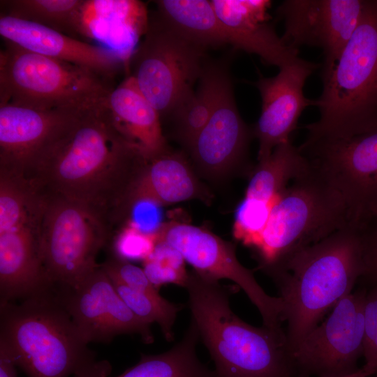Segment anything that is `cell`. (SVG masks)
Listing matches in <instances>:
<instances>
[{"label": "cell", "mask_w": 377, "mask_h": 377, "mask_svg": "<svg viewBox=\"0 0 377 377\" xmlns=\"http://www.w3.org/2000/svg\"><path fill=\"white\" fill-rule=\"evenodd\" d=\"M104 101L68 124L42 153L30 179L114 226L145 156L116 129Z\"/></svg>", "instance_id": "cell-1"}, {"label": "cell", "mask_w": 377, "mask_h": 377, "mask_svg": "<svg viewBox=\"0 0 377 377\" xmlns=\"http://www.w3.org/2000/svg\"><path fill=\"white\" fill-rule=\"evenodd\" d=\"M365 272L362 230L350 225L267 270L283 302L292 353Z\"/></svg>", "instance_id": "cell-2"}, {"label": "cell", "mask_w": 377, "mask_h": 377, "mask_svg": "<svg viewBox=\"0 0 377 377\" xmlns=\"http://www.w3.org/2000/svg\"><path fill=\"white\" fill-rule=\"evenodd\" d=\"M185 288L191 320L214 362L216 377H304L286 330L254 327L232 311L233 287L194 270Z\"/></svg>", "instance_id": "cell-3"}, {"label": "cell", "mask_w": 377, "mask_h": 377, "mask_svg": "<svg viewBox=\"0 0 377 377\" xmlns=\"http://www.w3.org/2000/svg\"><path fill=\"white\" fill-rule=\"evenodd\" d=\"M0 349L28 377H107L53 288L0 303Z\"/></svg>", "instance_id": "cell-4"}, {"label": "cell", "mask_w": 377, "mask_h": 377, "mask_svg": "<svg viewBox=\"0 0 377 377\" xmlns=\"http://www.w3.org/2000/svg\"><path fill=\"white\" fill-rule=\"evenodd\" d=\"M321 77L323 91L315 100L320 117L305 126L304 142L377 131V0H365L358 26Z\"/></svg>", "instance_id": "cell-5"}, {"label": "cell", "mask_w": 377, "mask_h": 377, "mask_svg": "<svg viewBox=\"0 0 377 377\" xmlns=\"http://www.w3.org/2000/svg\"><path fill=\"white\" fill-rule=\"evenodd\" d=\"M350 225L341 193L310 162L309 168L277 197L252 249L259 268L265 272L293 253Z\"/></svg>", "instance_id": "cell-6"}, {"label": "cell", "mask_w": 377, "mask_h": 377, "mask_svg": "<svg viewBox=\"0 0 377 377\" xmlns=\"http://www.w3.org/2000/svg\"><path fill=\"white\" fill-rule=\"evenodd\" d=\"M108 80L82 66L5 40L0 53V105L84 110L105 100Z\"/></svg>", "instance_id": "cell-7"}, {"label": "cell", "mask_w": 377, "mask_h": 377, "mask_svg": "<svg viewBox=\"0 0 377 377\" xmlns=\"http://www.w3.org/2000/svg\"><path fill=\"white\" fill-rule=\"evenodd\" d=\"M206 49L180 35L156 13L131 57L133 80L160 117L170 116L195 90L207 63Z\"/></svg>", "instance_id": "cell-8"}, {"label": "cell", "mask_w": 377, "mask_h": 377, "mask_svg": "<svg viewBox=\"0 0 377 377\" xmlns=\"http://www.w3.org/2000/svg\"><path fill=\"white\" fill-rule=\"evenodd\" d=\"M48 193L36 181L0 169V283L32 288L43 279L40 237Z\"/></svg>", "instance_id": "cell-9"}, {"label": "cell", "mask_w": 377, "mask_h": 377, "mask_svg": "<svg viewBox=\"0 0 377 377\" xmlns=\"http://www.w3.org/2000/svg\"><path fill=\"white\" fill-rule=\"evenodd\" d=\"M48 193L40 237V256L53 286H73L99 264L113 225L95 210Z\"/></svg>", "instance_id": "cell-10"}, {"label": "cell", "mask_w": 377, "mask_h": 377, "mask_svg": "<svg viewBox=\"0 0 377 377\" xmlns=\"http://www.w3.org/2000/svg\"><path fill=\"white\" fill-rule=\"evenodd\" d=\"M156 243H164L181 253L198 274L219 281H232L258 309L263 325L283 331V302L280 297L267 294L252 270L236 256L235 246L207 229L177 221L162 223L155 233Z\"/></svg>", "instance_id": "cell-11"}, {"label": "cell", "mask_w": 377, "mask_h": 377, "mask_svg": "<svg viewBox=\"0 0 377 377\" xmlns=\"http://www.w3.org/2000/svg\"><path fill=\"white\" fill-rule=\"evenodd\" d=\"M299 148L341 193L351 224L369 223L377 210V131Z\"/></svg>", "instance_id": "cell-12"}, {"label": "cell", "mask_w": 377, "mask_h": 377, "mask_svg": "<svg viewBox=\"0 0 377 377\" xmlns=\"http://www.w3.org/2000/svg\"><path fill=\"white\" fill-rule=\"evenodd\" d=\"M367 289L341 298L293 352L304 377H345L359 370L364 354Z\"/></svg>", "instance_id": "cell-13"}, {"label": "cell", "mask_w": 377, "mask_h": 377, "mask_svg": "<svg viewBox=\"0 0 377 377\" xmlns=\"http://www.w3.org/2000/svg\"><path fill=\"white\" fill-rule=\"evenodd\" d=\"M87 343H108L120 334H137L145 343L154 339L150 324L136 316L98 265L73 286H53Z\"/></svg>", "instance_id": "cell-14"}, {"label": "cell", "mask_w": 377, "mask_h": 377, "mask_svg": "<svg viewBox=\"0 0 377 377\" xmlns=\"http://www.w3.org/2000/svg\"><path fill=\"white\" fill-rule=\"evenodd\" d=\"M365 0H286L277 8L284 21L281 36L289 47L323 50V69L331 67L360 21Z\"/></svg>", "instance_id": "cell-15"}, {"label": "cell", "mask_w": 377, "mask_h": 377, "mask_svg": "<svg viewBox=\"0 0 377 377\" xmlns=\"http://www.w3.org/2000/svg\"><path fill=\"white\" fill-rule=\"evenodd\" d=\"M318 66L299 57L280 68L275 76H260L253 83L262 103L260 115L253 130L259 143L258 161L269 156L276 146L290 141L303 110L315 105L314 100L304 96L303 89Z\"/></svg>", "instance_id": "cell-16"}, {"label": "cell", "mask_w": 377, "mask_h": 377, "mask_svg": "<svg viewBox=\"0 0 377 377\" xmlns=\"http://www.w3.org/2000/svg\"><path fill=\"white\" fill-rule=\"evenodd\" d=\"M251 133L238 111L226 65L212 113L188 150L202 174L209 178H220L244 161Z\"/></svg>", "instance_id": "cell-17"}, {"label": "cell", "mask_w": 377, "mask_h": 377, "mask_svg": "<svg viewBox=\"0 0 377 377\" xmlns=\"http://www.w3.org/2000/svg\"><path fill=\"white\" fill-rule=\"evenodd\" d=\"M82 110L0 105V169L30 178L44 150Z\"/></svg>", "instance_id": "cell-18"}, {"label": "cell", "mask_w": 377, "mask_h": 377, "mask_svg": "<svg viewBox=\"0 0 377 377\" xmlns=\"http://www.w3.org/2000/svg\"><path fill=\"white\" fill-rule=\"evenodd\" d=\"M0 34L22 48L82 66L108 80L119 70L127 73V62L117 52L35 23L1 15Z\"/></svg>", "instance_id": "cell-19"}, {"label": "cell", "mask_w": 377, "mask_h": 377, "mask_svg": "<svg viewBox=\"0 0 377 377\" xmlns=\"http://www.w3.org/2000/svg\"><path fill=\"white\" fill-rule=\"evenodd\" d=\"M228 44L259 56L279 68L295 61L298 50L287 45L270 22L268 0H212Z\"/></svg>", "instance_id": "cell-20"}, {"label": "cell", "mask_w": 377, "mask_h": 377, "mask_svg": "<svg viewBox=\"0 0 377 377\" xmlns=\"http://www.w3.org/2000/svg\"><path fill=\"white\" fill-rule=\"evenodd\" d=\"M148 24L147 8L140 1L83 0L77 17V36L117 52L128 66Z\"/></svg>", "instance_id": "cell-21"}, {"label": "cell", "mask_w": 377, "mask_h": 377, "mask_svg": "<svg viewBox=\"0 0 377 377\" xmlns=\"http://www.w3.org/2000/svg\"><path fill=\"white\" fill-rule=\"evenodd\" d=\"M208 194L184 156L168 149L145 161L131 183L120 213V222L128 218L133 205L148 200L159 205L191 199L205 200Z\"/></svg>", "instance_id": "cell-22"}, {"label": "cell", "mask_w": 377, "mask_h": 377, "mask_svg": "<svg viewBox=\"0 0 377 377\" xmlns=\"http://www.w3.org/2000/svg\"><path fill=\"white\" fill-rule=\"evenodd\" d=\"M104 104L116 129L145 157L154 156L169 149L158 112L140 93L131 77L126 76L113 87Z\"/></svg>", "instance_id": "cell-23"}, {"label": "cell", "mask_w": 377, "mask_h": 377, "mask_svg": "<svg viewBox=\"0 0 377 377\" xmlns=\"http://www.w3.org/2000/svg\"><path fill=\"white\" fill-rule=\"evenodd\" d=\"M156 14L187 40L205 48L218 47L228 40L212 1L160 0Z\"/></svg>", "instance_id": "cell-24"}, {"label": "cell", "mask_w": 377, "mask_h": 377, "mask_svg": "<svg viewBox=\"0 0 377 377\" xmlns=\"http://www.w3.org/2000/svg\"><path fill=\"white\" fill-rule=\"evenodd\" d=\"M310 167V161L290 141L276 146L271 154L258 161L250 177L246 198L274 203L295 179Z\"/></svg>", "instance_id": "cell-25"}, {"label": "cell", "mask_w": 377, "mask_h": 377, "mask_svg": "<svg viewBox=\"0 0 377 377\" xmlns=\"http://www.w3.org/2000/svg\"><path fill=\"white\" fill-rule=\"evenodd\" d=\"M200 335L191 320L182 339L169 350L158 355L141 354L140 361L117 377H216L196 355Z\"/></svg>", "instance_id": "cell-26"}, {"label": "cell", "mask_w": 377, "mask_h": 377, "mask_svg": "<svg viewBox=\"0 0 377 377\" xmlns=\"http://www.w3.org/2000/svg\"><path fill=\"white\" fill-rule=\"evenodd\" d=\"M226 65L207 61L196 89L171 114L177 139L187 149L212 113L220 77Z\"/></svg>", "instance_id": "cell-27"}, {"label": "cell", "mask_w": 377, "mask_h": 377, "mask_svg": "<svg viewBox=\"0 0 377 377\" xmlns=\"http://www.w3.org/2000/svg\"><path fill=\"white\" fill-rule=\"evenodd\" d=\"M83 0H3L1 15L35 23L77 38V22Z\"/></svg>", "instance_id": "cell-28"}, {"label": "cell", "mask_w": 377, "mask_h": 377, "mask_svg": "<svg viewBox=\"0 0 377 377\" xmlns=\"http://www.w3.org/2000/svg\"><path fill=\"white\" fill-rule=\"evenodd\" d=\"M109 277L121 299L136 316L150 325L157 323L166 341L174 339L172 328L182 305L171 302L160 294L132 289L120 281Z\"/></svg>", "instance_id": "cell-29"}, {"label": "cell", "mask_w": 377, "mask_h": 377, "mask_svg": "<svg viewBox=\"0 0 377 377\" xmlns=\"http://www.w3.org/2000/svg\"><path fill=\"white\" fill-rule=\"evenodd\" d=\"M184 262L177 250L164 243H156L152 253L144 260V271L158 289L166 283L185 288L189 272Z\"/></svg>", "instance_id": "cell-30"}, {"label": "cell", "mask_w": 377, "mask_h": 377, "mask_svg": "<svg viewBox=\"0 0 377 377\" xmlns=\"http://www.w3.org/2000/svg\"><path fill=\"white\" fill-rule=\"evenodd\" d=\"M274 203L244 197L235 212L234 237L245 246L253 249L266 226Z\"/></svg>", "instance_id": "cell-31"}, {"label": "cell", "mask_w": 377, "mask_h": 377, "mask_svg": "<svg viewBox=\"0 0 377 377\" xmlns=\"http://www.w3.org/2000/svg\"><path fill=\"white\" fill-rule=\"evenodd\" d=\"M156 244L155 235L146 234L131 223L120 230L114 242L115 255L124 260H145Z\"/></svg>", "instance_id": "cell-32"}, {"label": "cell", "mask_w": 377, "mask_h": 377, "mask_svg": "<svg viewBox=\"0 0 377 377\" xmlns=\"http://www.w3.org/2000/svg\"><path fill=\"white\" fill-rule=\"evenodd\" d=\"M362 368L371 376L377 374V285L367 290L364 304V343Z\"/></svg>", "instance_id": "cell-33"}, {"label": "cell", "mask_w": 377, "mask_h": 377, "mask_svg": "<svg viewBox=\"0 0 377 377\" xmlns=\"http://www.w3.org/2000/svg\"><path fill=\"white\" fill-rule=\"evenodd\" d=\"M160 206L148 200L137 202L130 210L128 223L144 233L154 235L162 224Z\"/></svg>", "instance_id": "cell-34"}, {"label": "cell", "mask_w": 377, "mask_h": 377, "mask_svg": "<svg viewBox=\"0 0 377 377\" xmlns=\"http://www.w3.org/2000/svg\"><path fill=\"white\" fill-rule=\"evenodd\" d=\"M361 230L365 265L363 277L375 286L377 285V223H371Z\"/></svg>", "instance_id": "cell-35"}, {"label": "cell", "mask_w": 377, "mask_h": 377, "mask_svg": "<svg viewBox=\"0 0 377 377\" xmlns=\"http://www.w3.org/2000/svg\"><path fill=\"white\" fill-rule=\"evenodd\" d=\"M16 367L9 356L0 350V377H17Z\"/></svg>", "instance_id": "cell-36"}, {"label": "cell", "mask_w": 377, "mask_h": 377, "mask_svg": "<svg viewBox=\"0 0 377 377\" xmlns=\"http://www.w3.org/2000/svg\"><path fill=\"white\" fill-rule=\"evenodd\" d=\"M370 376H371V375L362 367V368H360L359 370L356 371L355 373L351 375L345 376V377H370Z\"/></svg>", "instance_id": "cell-37"}, {"label": "cell", "mask_w": 377, "mask_h": 377, "mask_svg": "<svg viewBox=\"0 0 377 377\" xmlns=\"http://www.w3.org/2000/svg\"><path fill=\"white\" fill-rule=\"evenodd\" d=\"M377 223V210H376V213H375V215H374V216L372 221H371L369 223ZM367 225H368V224H367Z\"/></svg>", "instance_id": "cell-38"}]
</instances>
